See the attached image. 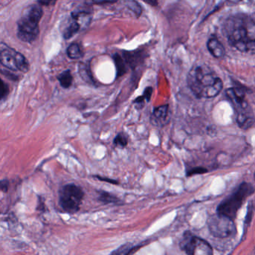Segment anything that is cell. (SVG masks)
<instances>
[{"instance_id":"obj_23","label":"cell","mask_w":255,"mask_h":255,"mask_svg":"<svg viewBox=\"0 0 255 255\" xmlns=\"http://www.w3.org/2000/svg\"><path fill=\"white\" fill-rule=\"evenodd\" d=\"M152 92H153V89H152L151 87H148V88H145L143 95L147 102L150 101V98H151Z\"/></svg>"},{"instance_id":"obj_4","label":"cell","mask_w":255,"mask_h":255,"mask_svg":"<svg viewBox=\"0 0 255 255\" xmlns=\"http://www.w3.org/2000/svg\"><path fill=\"white\" fill-rule=\"evenodd\" d=\"M253 192L254 187L250 184L242 183L232 195L220 203L217 208V212L234 219L241 206Z\"/></svg>"},{"instance_id":"obj_16","label":"cell","mask_w":255,"mask_h":255,"mask_svg":"<svg viewBox=\"0 0 255 255\" xmlns=\"http://www.w3.org/2000/svg\"><path fill=\"white\" fill-rule=\"evenodd\" d=\"M98 200L106 204L119 202V199L116 196L106 191H101Z\"/></svg>"},{"instance_id":"obj_6","label":"cell","mask_w":255,"mask_h":255,"mask_svg":"<svg viewBox=\"0 0 255 255\" xmlns=\"http://www.w3.org/2000/svg\"><path fill=\"white\" fill-rule=\"evenodd\" d=\"M83 198V189L75 184H67L59 190V205L68 213H76L80 211Z\"/></svg>"},{"instance_id":"obj_12","label":"cell","mask_w":255,"mask_h":255,"mask_svg":"<svg viewBox=\"0 0 255 255\" xmlns=\"http://www.w3.org/2000/svg\"><path fill=\"white\" fill-rule=\"evenodd\" d=\"M73 18V21H72L71 23L66 28L65 31L64 32V38L65 39H70V38L73 37L74 35L77 33L80 30V22H79V20L77 18H74V17H72Z\"/></svg>"},{"instance_id":"obj_7","label":"cell","mask_w":255,"mask_h":255,"mask_svg":"<svg viewBox=\"0 0 255 255\" xmlns=\"http://www.w3.org/2000/svg\"><path fill=\"white\" fill-rule=\"evenodd\" d=\"M208 228L212 236L221 239L232 237L236 233L233 218L217 212L208 220Z\"/></svg>"},{"instance_id":"obj_26","label":"cell","mask_w":255,"mask_h":255,"mask_svg":"<svg viewBox=\"0 0 255 255\" xmlns=\"http://www.w3.org/2000/svg\"><path fill=\"white\" fill-rule=\"evenodd\" d=\"M57 0H39L40 5H45V6H49V5H53Z\"/></svg>"},{"instance_id":"obj_20","label":"cell","mask_w":255,"mask_h":255,"mask_svg":"<svg viewBox=\"0 0 255 255\" xmlns=\"http://www.w3.org/2000/svg\"><path fill=\"white\" fill-rule=\"evenodd\" d=\"M208 172V170L202 167L195 168V169H191L187 173V176H192L195 174H204V173Z\"/></svg>"},{"instance_id":"obj_10","label":"cell","mask_w":255,"mask_h":255,"mask_svg":"<svg viewBox=\"0 0 255 255\" xmlns=\"http://www.w3.org/2000/svg\"><path fill=\"white\" fill-rule=\"evenodd\" d=\"M169 121V106L163 105L153 109L150 117L152 125L156 127H163Z\"/></svg>"},{"instance_id":"obj_9","label":"cell","mask_w":255,"mask_h":255,"mask_svg":"<svg viewBox=\"0 0 255 255\" xmlns=\"http://www.w3.org/2000/svg\"><path fill=\"white\" fill-rule=\"evenodd\" d=\"M180 249L187 255H211L212 247L207 241L198 236H193L190 232L184 234L180 243Z\"/></svg>"},{"instance_id":"obj_30","label":"cell","mask_w":255,"mask_h":255,"mask_svg":"<svg viewBox=\"0 0 255 255\" xmlns=\"http://www.w3.org/2000/svg\"></svg>"},{"instance_id":"obj_15","label":"cell","mask_w":255,"mask_h":255,"mask_svg":"<svg viewBox=\"0 0 255 255\" xmlns=\"http://www.w3.org/2000/svg\"><path fill=\"white\" fill-rule=\"evenodd\" d=\"M115 59V64L117 67V73H118V77H121L126 73V64H125V59L121 58L118 54H115L114 56Z\"/></svg>"},{"instance_id":"obj_24","label":"cell","mask_w":255,"mask_h":255,"mask_svg":"<svg viewBox=\"0 0 255 255\" xmlns=\"http://www.w3.org/2000/svg\"><path fill=\"white\" fill-rule=\"evenodd\" d=\"M8 187H9V182L7 180H2L0 183V188L4 192H6L8 191Z\"/></svg>"},{"instance_id":"obj_3","label":"cell","mask_w":255,"mask_h":255,"mask_svg":"<svg viewBox=\"0 0 255 255\" xmlns=\"http://www.w3.org/2000/svg\"><path fill=\"white\" fill-rule=\"evenodd\" d=\"M42 15L43 11L39 5H31L24 11L18 24V37L22 42L32 43L37 39Z\"/></svg>"},{"instance_id":"obj_19","label":"cell","mask_w":255,"mask_h":255,"mask_svg":"<svg viewBox=\"0 0 255 255\" xmlns=\"http://www.w3.org/2000/svg\"><path fill=\"white\" fill-rule=\"evenodd\" d=\"M8 93H9V88L8 85L2 80V85H1V100L3 101L7 98Z\"/></svg>"},{"instance_id":"obj_29","label":"cell","mask_w":255,"mask_h":255,"mask_svg":"<svg viewBox=\"0 0 255 255\" xmlns=\"http://www.w3.org/2000/svg\"><path fill=\"white\" fill-rule=\"evenodd\" d=\"M229 2H233V3H238V2H241L242 0H228Z\"/></svg>"},{"instance_id":"obj_5","label":"cell","mask_w":255,"mask_h":255,"mask_svg":"<svg viewBox=\"0 0 255 255\" xmlns=\"http://www.w3.org/2000/svg\"><path fill=\"white\" fill-rule=\"evenodd\" d=\"M226 95L232 102L236 112V123L239 128L247 129L253 125V117L249 110V104L245 99V91L242 88H231L227 89Z\"/></svg>"},{"instance_id":"obj_8","label":"cell","mask_w":255,"mask_h":255,"mask_svg":"<svg viewBox=\"0 0 255 255\" xmlns=\"http://www.w3.org/2000/svg\"><path fill=\"white\" fill-rule=\"evenodd\" d=\"M0 62L4 67L14 71L20 70L22 73H26L29 70L27 59L4 43H1L0 46Z\"/></svg>"},{"instance_id":"obj_14","label":"cell","mask_w":255,"mask_h":255,"mask_svg":"<svg viewBox=\"0 0 255 255\" xmlns=\"http://www.w3.org/2000/svg\"><path fill=\"white\" fill-rule=\"evenodd\" d=\"M67 56L72 59H79L83 57V52L80 45L77 43H72L67 48Z\"/></svg>"},{"instance_id":"obj_22","label":"cell","mask_w":255,"mask_h":255,"mask_svg":"<svg viewBox=\"0 0 255 255\" xmlns=\"http://www.w3.org/2000/svg\"><path fill=\"white\" fill-rule=\"evenodd\" d=\"M145 101H146L144 95L140 96L139 98H136L134 101V104H136L138 106L137 108L138 109H140L142 107L144 106V104H145Z\"/></svg>"},{"instance_id":"obj_11","label":"cell","mask_w":255,"mask_h":255,"mask_svg":"<svg viewBox=\"0 0 255 255\" xmlns=\"http://www.w3.org/2000/svg\"><path fill=\"white\" fill-rule=\"evenodd\" d=\"M207 46H208V50L211 54L215 59H221L225 56V47L216 38L212 37L210 39L207 43Z\"/></svg>"},{"instance_id":"obj_2","label":"cell","mask_w":255,"mask_h":255,"mask_svg":"<svg viewBox=\"0 0 255 255\" xmlns=\"http://www.w3.org/2000/svg\"><path fill=\"white\" fill-rule=\"evenodd\" d=\"M187 83L198 98H212L223 88V83L208 66H194L188 73Z\"/></svg>"},{"instance_id":"obj_17","label":"cell","mask_w":255,"mask_h":255,"mask_svg":"<svg viewBox=\"0 0 255 255\" xmlns=\"http://www.w3.org/2000/svg\"><path fill=\"white\" fill-rule=\"evenodd\" d=\"M113 144L116 147L125 148L128 144V137L124 132H120L114 139Z\"/></svg>"},{"instance_id":"obj_13","label":"cell","mask_w":255,"mask_h":255,"mask_svg":"<svg viewBox=\"0 0 255 255\" xmlns=\"http://www.w3.org/2000/svg\"><path fill=\"white\" fill-rule=\"evenodd\" d=\"M58 80H59L62 87L64 88H68L71 86L73 77L70 74V70H65L59 76Z\"/></svg>"},{"instance_id":"obj_28","label":"cell","mask_w":255,"mask_h":255,"mask_svg":"<svg viewBox=\"0 0 255 255\" xmlns=\"http://www.w3.org/2000/svg\"><path fill=\"white\" fill-rule=\"evenodd\" d=\"M145 2L152 5H156L157 4V0H145Z\"/></svg>"},{"instance_id":"obj_18","label":"cell","mask_w":255,"mask_h":255,"mask_svg":"<svg viewBox=\"0 0 255 255\" xmlns=\"http://www.w3.org/2000/svg\"><path fill=\"white\" fill-rule=\"evenodd\" d=\"M138 247H134L130 244H125L118 248L116 251L112 252V254H114V255H129V254L132 253L133 252L132 250Z\"/></svg>"},{"instance_id":"obj_1","label":"cell","mask_w":255,"mask_h":255,"mask_svg":"<svg viewBox=\"0 0 255 255\" xmlns=\"http://www.w3.org/2000/svg\"><path fill=\"white\" fill-rule=\"evenodd\" d=\"M223 32L231 46L241 53H255V21L245 15L231 17L225 21Z\"/></svg>"},{"instance_id":"obj_27","label":"cell","mask_w":255,"mask_h":255,"mask_svg":"<svg viewBox=\"0 0 255 255\" xmlns=\"http://www.w3.org/2000/svg\"><path fill=\"white\" fill-rule=\"evenodd\" d=\"M115 0H90V2L94 4L106 3V2H114Z\"/></svg>"},{"instance_id":"obj_25","label":"cell","mask_w":255,"mask_h":255,"mask_svg":"<svg viewBox=\"0 0 255 255\" xmlns=\"http://www.w3.org/2000/svg\"><path fill=\"white\" fill-rule=\"evenodd\" d=\"M96 178L98 179L101 181L108 182L112 184H118V182L117 180H112V179L107 178V177H101V176H95Z\"/></svg>"},{"instance_id":"obj_21","label":"cell","mask_w":255,"mask_h":255,"mask_svg":"<svg viewBox=\"0 0 255 255\" xmlns=\"http://www.w3.org/2000/svg\"><path fill=\"white\" fill-rule=\"evenodd\" d=\"M129 7L131 8V9L132 10V11H134L136 15H140L141 12H142V10H141V8L140 6H139V4L136 3V2H134V1H132V2H130Z\"/></svg>"}]
</instances>
